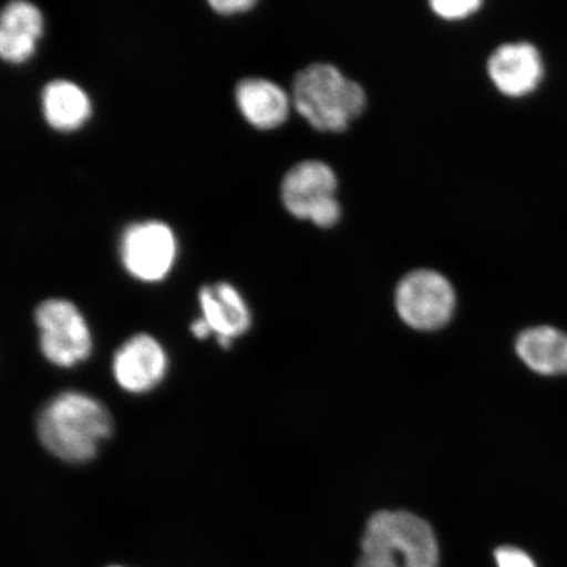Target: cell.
Masks as SVG:
<instances>
[{"mask_svg":"<svg viewBox=\"0 0 567 567\" xmlns=\"http://www.w3.org/2000/svg\"><path fill=\"white\" fill-rule=\"evenodd\" d=\"M110 411L82 392L55 395L40 411L38 435L42 445L66 463H87L112 434Z\"/></svg>","mask_w":567,"mask_h":567,"instance_id":"cell-1","label":"cell"},{"mask_svg":"<svg viewBox=\"0 0 567 567\" xmlns=\"http://www.w3.org/2000/svg\"><path fill=\"white\" fill-rule=\"evenodd\" d=\"M295 109L315 130L339 133L363 115L367 94L330 63H313L300 71L293 82Z\"/></svg>","mask_w":567,"mask_h":567,"instance_id":"cell-2","label":"cell"},{"mask_svg":"<svg viewBox=\"0 0 567 567\" xmlns=\"http://www.w3.org/2000/svg\"><path fill=\"white\" fill-rule=\"evenodd\" d=\"M357 567H439L434 530L406 512L374 514L361 538Z\"/></svg>","mask_w":567,"mask_h":567,"instance_id":"cell-3","label":"cell"},{"mask_svg":"<svg viewBox=\"0 0 567 567\" xmlns=\"http://www.w3.org/2000/svg\"><path fill=\"white\" fill-rule=\"evenodd\" d=\"M337 189L334 169L322 161L309 159L297 163L284 176L281 200L293 217L330 229L342 216Z\"/></svg>","mask_w":567,"mask_h":567,"instance_id":"cell-4","label":"cell"},{"mask_svg":"<svg viewBox=\"0 0 567 567\" xmlns=\"http://www.w3.org/2000/svg\"><path fill=\"white\" fill-rule=\"evenodd\" d=\"M40 349L52 364L70 368L82 363L92 351V338L86 319L73 302L51 299L34 311Z\"/></svg>","mask_w":567,"mask_h":567,"instance_id":"cell-5","label":"cell"},{"mask_svg":"<svg viewBox=\"0 0 567 567\" xmlns=\"http://www.w3.org/2000/svg\"><path fill=\"white\" fill-rule=\"evenodd\" d=\"M456 296L451 282L431 269L410 272L395 290V308L410 328L432 331L450 322Z\"/></svg>","mask_w":567,"mask_h":567,"instance_id":"cell-6","label":"cell"},{"mask_svg":"<svg viewBox=\"0 0 567 567\" xmlns=\"http://www.w3.org/2000/svg\"><path fill=\"white\" fill-rule=\"evenodd\" d=\"M120 252L133 278L157 282L166 278L175 264L176 238L165 223L133 224L123 234Z\"/></svg>","mask_w":567,"mask_h":567,"instance_id":"cell-7","label":"cell"},{"mask_svg":"<svg viewBox=\"0 0 567 567\" xmlns=\"http://www.w3.org/2000/svg\"><path fill=\"white\" fill-rule=\"evenodd\" d=\"M167 354L157 339L138 334L120 347L113 358V375L126 392L142 394L161 384L167 372Z\"/></svg>","mask_w":567,"mask_h":567,"instance_id":"cell-8","label":"cell"},{"mask_svg":"<svg viewBox=\"0 0 567 567\" xmlns=\"http://www.w3.org/2000/svg\"><path fill=\"white\" fill-rule=\"evenodd\" d=\"M487 74L501 94L509 97L527 96L543 81L542 54L529 42L503 44L488 59Z\"/></svg>","mask_w":567,"mask_h":567,"instance_id":"cell-9","label":"cell"},{"mask_svg":"<svg viewBox=\"0 0 567 567\" xmlns=\"http://www.w3.org/2000/svg\"><path fill=\"white\" fill-rule=\"evenodd\" d=\"M203 319L219 346L229 349L233 339L243 337L251 328V313L244 297L229 282L204 286L198 292Z\"/></svg>","mask_w":567,"mask_h":567,"instance_id":"cell-10","label":"cell"},{"mask_svg":"<svg viewBox=\"0 0 567 567\" xmlns=\"http://www.w3.org/2000/svg\"><path fill=\"white\" fill-rule=\"evenodd\" d=\"M44 31L41 11L27 0L7 3L0 18V55L10 63L30 60Z\"/></svg>","mask_w":567,"mask_h":567,"instance_id":"cell-11","label":"cell"},{"mask_svg":"<svg viewBox=\"0 0 567 567\" xmlns=\"http://www.w3.org/2000/svg\"><path fill=\"white\" fill-rule=\"evenodd\" d=\"M236 102L248 124L261 131L275 130L289 117L287 92L265 78H246L238 82Z\"/></svg>","mask_w":567,"mask_h":567,"instance_id":"cell-12","label":"cell"},{"mask_svg":"<svg viewBox=\"0 0 567 567\" xmlns=\"http://www.w3.org/2000/svg\"><path fill=\"white\" fill-rule=\"evenodd\" d=\"M41 105L49 126L60 132L80 130L91 116L86 92L66 80L49 82L42 90Z\"/></svg>","mask_w":567,"mask_h":567,"instance_id":"cell-13","label":"cell"},{"mask_svg":"<svg viewBox=\"0 0 567 567\" xmlns=\"http://www.w3.org/2000/svg\"><path fill=\"white\" fill-rule=\"evenodd\" d=\"M516 352L532 371L567 373V336L549 326L523 331L516 340Z\"/></svg>","mask_w":567,"mask_h":567,"instance_id":"cell-14","label":"cell"},{"mask_svg":"<svg viewBox=\"0 0 567 567\" xmlns=\"http://www.w3.org/2000/svg\"><path fill=\"white\" fill-rule=\"evenodd\" d=\"M432 12L449 21L464 20L476 13L482 2L480 0H435L431 2Z\"/></svg>","mask_w":567,"mask_h":567,"instance_id":"cell-15","label":"cell"},{"mask_svg":"<svg viewBox=\"0 0 567 567\" xmlns=\"http://www.w3.org/2000/svg\"><path fill=\"white\" fill-rule=\"evenodd\" d=\"M495 559L498 567H536L527 553L513 547L496 549Z\"/></svg>","mask_w":567,"mask_h":567,"instance_id":"cell-16","label":"cell"},{"mask_svg":"<svg viewBox=\"0 0 567 567\" xmlns=\"http://www.w3.org/2000/svg\"><path fill=\"white\" fill-rule=\"evenodd\" d=\"M257 4L255 0H212L209 6L221 16H234V13L246 12Z\"/></svg>","mask_w":567,"mask_h":567,"instance_id":"cell-17","label":"cell"},{"mask_svg":"<svg viewBox=\"0 0 567 567\" xmlns=\"http://www.w3.org/2000/svg\"><path fill=\"white\" fill-rule=\"evenodd\" d=\"M190 331L197 339H205L212 334L209 326L204 321L203 318L196 319V321L190 324Z\"/></svg>","mask_w":567,"mask_h":567,"instance_id":"cell-18","label":"cell"},{"mask_svg":"<svg viewBox=\"0 0 567 567\" xmlns=\"http://www.w3.org/2000/svg\"><path fill=\"white\" fill-rule=\"evenodd\" d=\"M113 567H120V566H113Z\"/></svg>","mask_w":567,"mask_h":567,"instance_id":"cell-19","label":"cell"}]
</instances>
